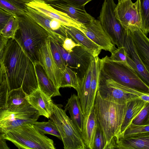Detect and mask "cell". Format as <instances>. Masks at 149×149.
Masks as SVG:
<instances>
[{"label": "cell", "instance_id": "9a60e30c", "mask_svg": "<svg viewBox=\"0 0 149 149\" xmlns=\"http://www.w3.org/2000/svg\"><path fill=\"white\" fill-rule=\"evenodd\" d=\"M54 8L67 14L71 18L84 25L88 24L95 18L87 13L84 7H78L62 0H51L46 2Z\"/></svg>", "mask_w": 149, "mask_h": 149}, {"label": "cell", "instance_id": "ee69618b", "mask_svg": "<svg viewBox=\"0 0 149 149\" xmlns=\"http://www.w3.org/2000/svg\"><path fill=\"white\" fill-rule=\"evenodd\" d=\"M9 39L3 37L0 33V63Z\"/></svg>", "mask_w": 149, "mask_h": 149}, {"label": "cell", "instance_id": "d4e9b609", "mask_svg": "<svg viewBox=\"0 0 149 149\" xmlns=\"http://www.w3.org/2000/svg\"><path fill=\"white\" fill-rule=\"evenodd\" d=\"M92 59L88 69L81 79L79 90L77 93L84 116L86 114L87 108L92 72Z\"/></svg>", "mask_w": 149, "mask_h": 149}, {"label": "cell", "instance_id": "7c38bea8", "mask_svg": "<svg viewBox=\"0 0 149 149\" xmlns=\"http://www.w3.org/2000/svg\"><path fill=\"white\" fill-rule=\"evenodd\" d=\"M79 30L102 49L112 53L116 48L103 29L98 20L95 19L90 23L82 24Z\"/></svg>", "mask_w": 149, "mask_h": 149}, {"label": "cell", "instance_id": "ab89813d", "mask_svg": "<svg viewBox=\"0 0 149 149\" xmlns=\"http://www.w3.org/2000/svg\"><path fill=\"white\" fill-rule=\"evenodd\" d=\"M105 145L103 132L98 123L94 139L93 149H104Z\"/></svg>", "mask_w": 149, "mask_h": 149}, {"label": "cell", "instance_id": "4dcf8cb0", "mask_svg": "<svg viewBox=\"0 0 149 149\" xmlns=\"http://www.w3.org/2000/svg\"><path fill=\"white\" fill-rule=\"evenodd\" d=\"M9 89L7 82L3 74V81L0 85V122L9 114L7 100Z\"/></svg>", "mask_w": 149, "mask_h": 149}, {"label": "cell", "instance_id": "3957f363", "mask_svg": "<svg viewBox=\"0 0 149 149\" xmlns=\"http://www.w3.org/2000/svg\"><path fill=\"white\" fill-rule=\"evenodd\" d=\"M15 17L17 27L13 38L33 64L39 63L38 50L49 35L26 14Z\"/></svg>", "mask_w": 149, "mask_h": 149}, {"label": "cell", "instance_id": "f1b7e54d", "mask_svg": "<svg viewBox=\"0 0 149 149\" xmlns=\"http://www.w3.org/2000/svg\"><path fill=\"white\" fill-rule=\"evenodd\" d=\"M81 79L77 73L67 66L65 70L62 71L60 88L72 87L78 92Z\"/></svg>", "mask_w": 149, "mask_h": 149}, {"label": "cell", "instance_id": "d6a6232c", "mask_svg": "<svg viewBox=\"0 0 149 149\" xmlns=\"http://www.w3.org/2000/svg\"><path fill=\"white\" fill-rule=\"evenodd\" d=\"M142 31L146 36L149 32V0H139Z\"/></svg>", "mask_w": 149, "mask_h": 149}, {"label": "cell", "instance_id": "5b68a950", "mask_svg": "<svg viewBox=\"0 0 149 149\" xmlns=\"http://www.w3.org/2000/svg\"><path fill=\"white\" fill-rule=\"evenodd\" d=\"M2 133L19 149H56L53 140L40 133L33 124H24Z\"/></svg>", "mask_w": 149, "mask_h": 149}, {"label": "cell", "instance_id": "7dc6e473", "mask_svg": "<svg viewBox=\"0 0 149 149\" xmlns=\"http://www.w3.org/2000/svg\"><path fill=\"white\" fill-rule=\"evenodd\" d=\"M3 74L0 63V85L3 81Z\"/></svg>", "mask_w": 149, "mask_h": 149}, {"label": "cell", "instance_id": "603a6c76", "mask_svg": "<svg viewBox=\"0 0 149 149\" xmlns=\"http://www.w3.org/2000/svg\"><path fill=\"white\" fill-rule=\"evenodd\" d=\"M27 95L22 88L9 91L7 100L8 112L20 111L28 105L30 104L26 99Z\"/></svg>", "mask_w": 149, "mask_h": 149}, {"label": "cell", "instance_id": "6da1fadb", "mask_svg": "<svg viewBox=\"0 0 149 149\" xmlns=\"http://www.w3.org/2000/svg\"><path fill=\"white\" fill-rule=\"evenodd\" d=\"M9 91L22 88L28 95L38 88L32 62L13 38H9L0 63Z\"/></svg>", "mask_w": 149, "mask_h": 149}, {"label": "cell", "instance_id": "4316f807", "mask_svg": "<svg viewBox=\"0 0 149 149\" xmlns=\"http://www.w3.org/2000/svg\"><path fill=\"white\" fill-rule=\"evenodd\" d=\"M71 53L79 66V76L81 79L88 69L93 57L81 45L74 47Z\"/></svg>", "mask_w": 149, "mask_h": 149}, {"label": "cell", "instance_id": "c3c4849f", "mask_svg": "<svg viewBox=\"0 0 149 149\" xmlns=\"http://www.w3.org/2000/svg\"><path fill=\"white\" fill-rule=\"evenodd\" d=\"M123 0H118V3H119Z\"/></svg>", "mask_w": 149, "mask_h": 149}, {"label": "cell", "instance_id": "f546056e", "mask_svg": "<svg viewBox=\"0 0 149 149\" xmlns=\"http://www.w3.org/2000/svg\"><path fill=\"white\" fill-rule=\"evenodd\" d=\"M26 7L19 0H0V8L15 16L25 13Z\"/></svg>", "mask_w": 149, "mask_h": 149}, {"label": "cell", "instance_id": "7bdbcfd3", "mask_svg": "<svg viewBox=\"0 0 149 149\" xmlns=\"http://www.w3.org/2000/svg\"><path fill=\"white\" fill-rule=\"evenodd\" d=\"M68 3L78 7H84L87 3L92 0H62Z\"/></svg>", "mask_w": 149, "mask_h": 149}, {"label": "cell", "instance_id": "30bf717a", "mask_svg": "<svg viewBox=\"0 0 149 149\" xmlns=\"http://www.w3.org/2000/svg\"><path fill=\"white\" fill-rule=\"evenodd\" d=\"M37 54L39 63L42 66L49 79L56 87L59 89L62 71L56 65L53 58L49 36L40 45Z\"/></svg>", "mask_w": 149, "mask_h": 149}, {"label": "cell", "instance_id": "f35d334b", "mask_svg": "<svg viewBox=\"0 0 149 149\" xmlns=\"http://www.w3.org/2000/svg\"><path fill=\"white\" fill-rule=\"evenodd\" d=\"M126 49L124 46L118 47L112 53L109 58L112 61L128 63L127 58Z\"/></svg>", "mask_w": 149, "mask_h": 149}, {"label": "cell", "instance_id": "8fae6325", "mask_svg": "<svg viewBox=\"0 0 149 149\" xmlns=\"http://www.w3.org/2000/svg\"><path fill=\"white\" fill-rule=\"evenodd\" d=\"M40 116L39 112L29 104L20 111L9 113L0 122V132L2 133L24 124H33Z\"/></svg>", "mask_w": 149, "mask_h": 149}, {"label": "cell", "instance_id": "7a4b0ae2", "mask_svg": "<svg viewBox=\"0 0 149 149\" xmlns=\"http://www.w3.org/2000/svg\"><path fill=\"white\" fill-rule=\"evenodd\" d=\"M129 102L119 104L111 101L102 97L98 91L94 107L98 123L104 135V149H109L114 139L121 137V127Z\"/></svg>", "mask_w": 149, "mask_h": 149}, {"label": "cell", "instance_id": "bcb514c9", "mask_svg": "<svg viewBox=\"0 0 149 149\" xmlns=\"http://www.w3.org/2000/svg\"><path fill=\"white\" fill-rule=\"evenodd\" d=\"M22 2V3H25L26 4L32 1H43L45 2H47V1L51 0H19Z\"/></svg>", "mask_w": 149, "mask_h": 149}, {"label": "cell", "instance_id": "2e32d148", "mask_svg": "<svg viewBox=\"0 0 149 149\" xmlns=\"http://www.w3.org/2000/svg\"><path fill=\"white\" fill-rule=\"evenodd\" d=\"M149 149V132L136 135L123 136L115 139L110 149Z\"/></svg>", "mask_w": 149, "mask_h": 149}, {"label": "cell", "instance_id": "e0dca14e", "mask_svg": "<svg viewBox=\"0 0 149 149\" xmlns=\"http://www.w3.org/2000/svg\"><path fill=\"white\" fill-rule=\"evenodd\" d=\"M26 99L29 103L39 112L40 116L49 118L54 110V103L51 97L38 88L28 95Z\"/></svg>", "mask_w": 149, "mask_h": 149}, {"label": "cell", "instance_id": "8d00e7d4", "mask_svg": "<svg viewBox=\"0 0 149 149\" xmlns=\"http://www.w3.org/2000/svg\"><path fill=\"white\" fill-rule=\"evenodd\" d=\"M149 132V124L137 125L132 123L124 132L123 136H127Z\"/></svg>", "mask_w": 149, "mask_h": 149}, {"label": "cell", "instance_id": "4fadbf2b", "mask_svg": "<svg viewBox=\"0 0 149 149\" xmlns=\"http://www.w3.org/2000/svg\"><path fill=\"white\" fill-rule=\"evenodd\" d=\"M125 30L124 46L126 49L127 62L144 82L149 86V70L142 62L136 51L130 30L128 29Z\"/></svg>", "mask_w": 149, "mask_h": 149}, {"label": "cell", "instance_id": "60d3db41", "mask_svg": "<svg viewBox=\"0 0 149 149\" xmlns=\"http://www.w3.org/2000/svg\"><path fill=\"white\" fill-rule=\"evenodd\" d=\"M80 45L75 42L70 38L67 37L63 41L61 44L63 48L67 52L70 53L75 47Z\"/></svg>", "mask_w": 149, "mask_h": 149}, {"label": "cell", "instance_id": "44dd1931", "mask_svg": "<svg viewBox=\"0 0 149 149\" xmlns=\"http://www.w3.org/2000/svg\"><path fill=\"white\" fill-rule=\"evenodd\" d=\"M34 65L39 89L51 98L61 96L59 89L48 77L40 64L39 63Z\"/></svg>", "mask_w": 149, "mask_h": 149}, {"label": "cell", "instance_id": "b9f144b4", "mask_svg": "<svg viewBox=\"0 0 149 149\" xmlns=\"http://www.w3.org/2000/svg\"><path fill=\"white\" fill-rule=\"evenodd\" d=\"M13 16V15L0 8V31Z\"/></svg>", "mask_w": 149, "mask_h": 149}, {"label": "cell", "instance_id": "52a82bcc", "mask_svg": "<svg viewBox=\"0 0 149 149\" xmlns=\"http://www.w3.org/2000/svg\"><path fill=\"white\" fill-rule=\"evenodd\" d=\"M114 0H104L98 20L112 42L118 47L124 46L125 30L116 18Z\"/></svg>", "mask_w": 149, "mask_h": 149}, {"label": "cell", "instance_id": "74e56055", "mask_svg": "<svg viewBox=\"0 0 149 149\" xmlns=\"http://www.w3.org/2000/svg\"><path fill=\"white\" fill-rule=\"evenodd\" d=\"M149 102H148L133 119L132 123L137 125L149 123Z\"/></svg>", "mask_w": 149, "mask_h": 149}, {"label": "cell", "instance_id": "e575fe53", "mask_svg": "<svg viewBox=\"0 0 149 149\" xmlns=\"http://www.w3.org/2000/svg\"><path fill=\"white\" fill-rule=\"evenodd\" d=\"M49 38L53 58L58 67L61 71H63L65 69L67 65L56 44V40L50 36H49Z\"/></svg>", "mask_w": 149, "mask_h": 149}, {"label": "cell", "instance_id": "ac0fdd59", "mask_svg": "<svg viewBox=\"0 0 149 149\" xmlns=\"http://www.w3.org/2000/svg\"><path fill=\"white\" fill-rule=\"evenodd\" d=\"M130 30L136 51L142 62L149 70V40L138 27L130 26Z\"/></svg>", "mask_w": 149, "mask_h": 149}, {"label": "cell", "instance_id": "83f0119b", "mask_svg": "<svg viewBox=\"0 0 149 149\" xmlns=\"http://www.w3.org/2000/svg\"><path fill=\"white\" fill-rule=\"evenodd\" d=\"M147 103L140 99L129 102L125 117L121 127V137L123 136L126 130Z\"/></svg>", "mask_w": 149, "mask_h": 149}, {"label": "cell", "instance_id": "d590c367", "mask_svg": "<svg viewBox=\"0 0 149 149\" xmlns=\"http://www.w3.org/2000/svg\"><path fill=\"white\" fill-rule=\"evenodd\" d=\"M17 27V22L15 17L13 16L0 31V33L6 38H13Z\"/></svg>", "mask_w": 149, "mask_h": 149}, {"label": "cell", "instance_id": "1f68e13d", "mask_svg": "<svg viewBox=\"0 0 149 149\" xmlns=\"http://www.w3.org/2000/svg\"><path fill=\"white\" fill-rule=\"evenodd\" d=\"M34 127L41 133L50 134L61 140V136L54 122L51 119L47 122L36 121L33 124Z\"/></svg>", "mask_w": 149, "mask_h": 149}, {"label": "cell", "instance_id": "ba28073f", "mask_svg": "<svg viewBox=\"0 0 149 149\" xmlns=\"http://www.w3.org/2000/svg\"><path fill=\"white\" fill-rule=\"evenodd\" d=\"M98 91L102 97L119 104L141 99L147 93L123 85L111 79H105L101 76Z\"/></svg>", "mask_w": 149, "mask_h": 149}, {"label": "cell", "instance_id": "5bb4252c", "mask_svg": "<svg viewBox=\"0 0 149 149\" xmlns=\"http://www.w3.org/2000/svg\"><path fill=\"white\" fill-rule=\"evenodd\" d=\"M26 4L51 19L58 20L64 26H73L79 30L82 24L73 19L65 13L54 8L44 1H33Z\"/></svg>", "mask_w": 149, "mask_h": 149}, {"label": "cell", "instance_id": "f6af8a7d", "mask_svg": "<svg viewBox=\"0 0 149 149\" xmlns=\"http://www.w3.org/2000/svg\"><path fill=\"white\" fill-rule=\"evenodd\" d=\"M6 139L3 136V134H0V149H9L10 148L8 147L6 142Z\"/></svg>", "mask_w": 149, "mask_h": 149}, {"label": "cell", "instance_id": "ffe728a7", "mask_svg": "<svg viewBox=\"0 0 149 149\" xmlns=\"http://www.w3.org/2000/svg\"><path fill=\"white\" fill-rule=\"evenodd\" d=\"M64 27L68 37L85 48L93 57L98 56L102 49L101 47L77 28L72 26Z\"/></svg>", "mask_w": 149, "mask_h": 149}, {"label": "cell", "instance_id": "9c48e42d", "mask_svg": "<svg viewBox=\"0 0 149 149\" xmlns=\"http://www.w3.org/2000/svg\"><path fill=\"white\" fill-rule=\"evenodd\" d=\"M114 12L116 17L125 29L136 26L142 31L139 0L134 3L131 0H124L116 5Z\"/></svg>", "mask_w": 149, "mask_h": 149}, {"label": "cell", "instance_id": "d6986e66", "mask_svg": "<svg viewBox=\"0 0 149 149\" xmlns=\"http://www.w3.org/2000/svg\"><path fill=\"white\" fill-rule=\"evenodd\" d=\"M98 122L94 107L87 114L84 116L82 138L86 148L93 149Z\"/></svg>", "mask_w": 149, "mask_h": 149}, {"label": "cell", "instance_id": "7402d4cb", "mask_svg": "<svg viewBox=\"0 0 149 149\" xmlns=\"http://www.w3.org/2000/svg\"><path fill=\"white\" fill-rule=\"evenodd\" d=\"M100 59L98 56L93 57L92 59V72L87 109L85 115L93 108L95 97L98 90L101 76Z\"/></svg>", "mask_w": 149, "mask_h": 149}, {"label": "cell", "instance_id": "484cf974", "mask_svg": "<svg viewBox=\"0 0 149 149\" xmlns=\"http://www.w3.org/2000/svg\"><path fill=\"white\" fill-rule=\"evenodd\" d=\"M25 13L29 16L37 23L44 29L50 36L62 44L65 38L52 31L50 27L49 23L52 19L27 6Z\"/></svg>", "mask_w": 149, "mask_h": 149}, {"label": "cell", "instance_id": "277c9868", "mask_svg": "<svg viewBox=\"0 0 149 149\" xmlns=\"http://www.w3.org/2000/svg\"><path fill=\"white\" fill-rule=\"evenodd\" d=\"M101 76L125 86L149 93V87L128 64L113 61L106 56L100 59Z\"/></svg>", "mask_w": 149, "mask_h": 149}, {"label": "cell", "instance_id": "cb8c5ba5", "mask_svg": "<svg viewBox=\"0 0 149 149\" xmlns=\"http://www.w3.org/2000/svg\"><path fill=\"white\" fill-rule=\"evenodd\" d=\"M65 111H68L70 118L81 133L83 126L84 115L79 99L77 95L72 94L68 98L65 107Z\"/></svg>", "mask_w": 149, "mask_h": 149}, {"label": "cell", "instance_id": "836d02e7", "mask_svg": "<svg viewBox=\"0 0 149 149\" xmlns=\"http://www.w3.org/2000/svg\"><path fill=\"white\" fill-rule=\"evenodd\" d=\"M56 42L66 65L73 70V69L77 70L79 76V66L72 53L65 50L62 47L61 44L56 40Z\"/></svg>", "mask_w": 149, "mask_h": 149}, {"label": "cell", "instance_id": "8992f818", "mask_svg": "<svg viewBox=\"0 0 149 149\" xmlns=\"http://www.w3.org/2000/svg\"><path fill=\"white\" fill-rule=\"evenodd\" d=\"M50 119L56 125L60 133L64 149H86L81 133L75 125L59 106L54 103Z\"/></svg>", "mask_w": 149, "mask_h": 149}]
</instances>
